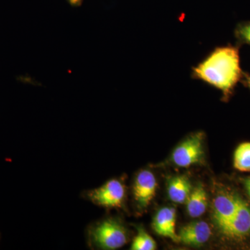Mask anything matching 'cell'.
Here are the masks:
<instances>
[{"label":"cell","mask_w":250,"mask_h":250,"mask_svg":"<svg viewBox=\"0 0 250 250\" xmlns=\"http://www.w3.org/2000/svg\"><path fill=\"white\" fill-rule=\"evenodd\" d=\"M193 75L228 95L241 79L238 48L228 46L215 49L193 69Z\"/></svg>","instance_id":"1"},{"label":"cell","mask_w":250,"mask_h":250,"mask_svg":"<svg viewBox=\"0 0 250 250\" xmlns=\"http://www.w3.org/2000/svg\"><path fill=\"white\" fill-rule=\"evenodd\" d=\"M86 238L90 249L114 250L127 243L129 233L119 219L108 218L90 225Z\"/></svg>","instance_id":"2"},{"label":"cell","mask_w":250,"mask_h":250,"mask_svg":"<svg viewBox=\"0 0 250 250\" xmlns=\"http://www.w3.org/2000/svg\"><path fill=\"white\" fill-rule=\"evenodd\" d=\"M83 197L103 208H121L125 205L126 188L120 179H110L101 187L83 192Z\"/></svg>","instance_id":"3"},{"label":"cell","mask_w":250,"mask_h":250,"mask_svg":"<svg viewBox=\"0 0 250 250\" xmlns=\"http://www.w3.org/2000/svg\"><path fill=\"white\" fill-rule=\"evenodd\" d=\"M204 134L197 132L188 138L174 149L172 161L179 167H188L200 164L204 156Z\"/></svg>","instance_id":"4"},{"label":"cell","mask_w":250,"mask_h":250,"mask_svg":"<svg viewBox=\"0 0 250 250\" xmlns=\"http://www.w3.org/2000/svg\"><path fill=\"white\" fill-rule=\"evenodd\" d=\"M157 182L151 171L141 170L136 176L133 184V197L136 207L143 210L150 205L155 196Z\"/></svg>","instance_id":"5"},{"label":"cell","mask_w":250,"mask_h":250,"mask_svg":"<svg viewBox=\"0 0 250 250\" xmlns=\"http://www.w3.org/2000/svg\"><path fill=\"white\" fill-rule=\"evenodd\" d=\"M229 238L240 239L250 233V207L241 200L236 213L228 225L221 230Z\"/></svg>","instance_id":"6"},{"label":"cell","mask_w":250,"mask_h":250,"mask_svg":"<svg viewBox=\"0 0 250 250\" xmlns=\"http://www.w3.org/2000/svg\"><path fill=\"white\" fill-rule=\"evenodd\" d=\"M241 200L228 192L220 194L215 197L213 201V218L220 230L228 225L235 214Z\"/></svg>","instance_id":"7"},{"label":"cell","mask_w":250,"mask_h":250,"mask_svg":"<svg viewBox=\"0 0 250 250\" xmlns=\"http://www.w3.org/2000/svg\"><path fill=\"white\" fill-rule=\"evenodd\" d=\"M152 227L159 236L180 242L179 234L176 232V210L172 207L161 208L154 216Z\"/></svg>","instance_id":"8"},{"label":"cell","mask_w":250,"mask_h":250,"mask_svg":"<svg viewBox=\"0 0 250 250\" xmlns=\"http://www.w3.org/2000/svg\"><path fill=\"white\" fill-rule=\"evenodd\" d=\"M211 229L204 221L193 222L181 229L179 241L192 246H201L209 240Z\"/></svg>","instance_id":"9"},{"label":"cell","mask_w":250,"mask_h":250,"mask_svg":"<svg viewBox=\"0 0 250 250\" xmlns=\"http://www.w3.org/2000/svg\"><path fill=\"white\" fill-rule=\"evenodd\" d=\"M186 204L188 213L191 218H199L205 213L208 207V196L201 184L192 190Z\"/></svg>","instance_id":"10"},{"label":"cell","mask_w":250,"mask_h":250,"mask_svg":"<svg viewBox=\"0 0 250 250\" xmlns=\"http://www.w3.org/2000/svg\"><path fill=\"white\" fill-rule=\"evenodd\" d=\"M191 191V184L186 176H177L169 181L167 193L170 200L175 203H186Z\"/></svg>","instance_id":"11"},{"label":"cell","mask_w":250,"mask_h":250,"mask_svg":"<svg viewBox=\"0 0 250 250\" xmlns=\"http://www.w3.org/2000/svg\"><path fill=\"white\" fill-rule=\"evenodd\" d=\"M233 166L241 172H250V142L241 143L233 154Z\"/></svg>","instance_id":"12"},{"label":"cell","mask_w":250,"mask_h":250,"mask_svg":"<svg viewBox=\"0 0 250 250\" xmlns=\"http://www.w3.org/2000/svg\"><path fill=\"white\" fill-rule=\"evenodd\" d=\"M137 234L131 243V250H154L156 248V242L141 227L137 228Z\"/></svg>","instance_id":"13"},{"label":"cell","mask_w":250,"mask_h":250,"mask_svg":"<svg viewBox=\"0 0 250 250\" xmlns=\"http://www.w3.org/2000/svg\"><path fill=\"white\" fill-rule=\"evenodd\" d=\"M238 34L242 39L246 41L248 43H250V24H246L240 28L238 30Z\"/></svg>","instance_id":"14"},{"label":"cell","mask_w":250,"mask_h":250,"mask_svg":"<svg viewBox=\"0 0 250 250\" xmlns=\"http://www.w3.org/2000/svg\"><path fill=\"white\" fill-rule=\"evenodd\" d=\"M243 183H244V187L246 188V191L250 197V177L245 179L243 180Z\"/></svg>","instance_id":"15"},{"label":"cell","mask_w":250,"mask_h":250,"mask_svg":"<svg viewBox=\"0 0 250 250\" xmlns=\"http://www.w3.org/2000/svg\"><path fill=\"white\" fill-rule=\"evenodd\" d=\"M68 2L72 6H78L82 2V0H67Z\"/></svg>","instance_id":"16"},{"label":"cell","mask_w":250,"mask_h":250,"mask_svg":"<svg viewBox=\"0 0 250 250\" xmlns=\"http://www.w3.org/2000/svg\"><path fill=\"white\" fill-rule=\"evenodd\" d=\"M247 82H248V84L249 85L250 88V76H247Z\"/></svg>","instance_id":"17"}]
</instances>
